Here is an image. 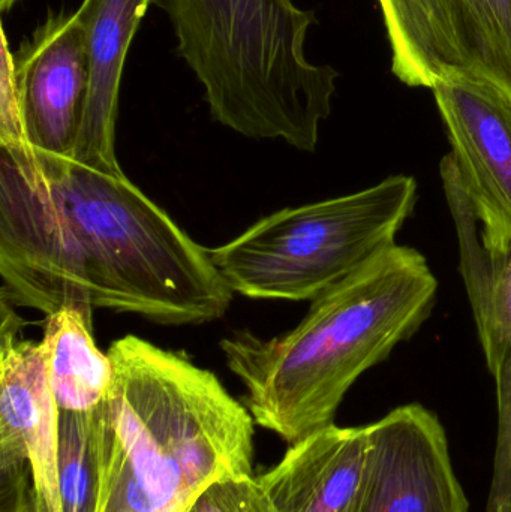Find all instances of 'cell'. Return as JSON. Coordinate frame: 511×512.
I'll list each match as a JSON object with an SVG mask.
<instances>
[{"instance_id": "obj_15", "label": "cell", "mask_w": 511, "mask_h": 512, "mask_svg": "<svg viewBox=\"0 0 511 512\" xmlns=\"http://www.w3.org/2000/svg\"><path fill=\"white\" fill-rule=\"evenodd\" d=\"M57 414L62 512H99L104 489L108 400L92 414Z\"/></svg>"}, {"instance_id": "obj_6", "label": "cell", "mask_w": 511, "mask_h": 512, "mask_svg": "<svg viewBox=\"0 0 511 512\" xmlns=\"http://www.w3.org/2000/svg\"><path fill=\"white\" fill-rule=\"evenodd\" d=\"M377 2L399 81H477L511 102V0Z\"/></svg>"}, {"instance_id": "obj_7", "label": "cell", "mask_w": 511, "mask_h": 512, "mask_svg": "<svg viewBox=\"0 0 511 512\" xmlns=\"http://www.w3.org/2000/svg\"><path fill=\"white\" fill-rule=\"evenodd\" d=\"M440 173L458 231L462 277L497 387V450L486 512H511V233L471 197L452 153Z\"/></svg>"}, {"instance_id": "obj_3", "label": "cell", "mask_w": 511, "mask_h": 512, "mask_svg": "<svg viewBox=\"0 0 511 512\" xmlns=\"http://www.w3.org/2000/svg\"><path fill=\"white\" fill-rule=\"evenodd\" d=\"M108 357L99 512H185L215 481L254 475V417L215 373L137 336Z\"/></svg>"}, {"instance_id": "obj_18", "label": "cell", "mask_w": 511, "mask_h": 512, "mask_svg": "<svg viewBox=\"0 0 511 512\" xmlns=\"http://www.w3.org/2000/svg\"><path fill=\"white\" fill-rule=\"evenodd\" d=\"M24 512H30V511H24Z\"/></svg>"}, {"instance_id": "obj_9", "label": "cell", "mask_w": 511, "mask_h": 512, "mask_svg": "<svg viewBox=\"0 0 511 512\" xmlns=\"http://www.w3.org/2000/svg\"><path fill=\"white\" fill-rule=\"evenodd\" d=\"M14 56L24 134L32 150L71 158L90 87L86 30L77 15L50 11Z\"/></svg>"}, {"instance_id": "obj_13", "label": "cell", "mask_w": 511, "mask_h": 512, "mask_svg": "<svg viewBox=\"0 0 511 512\" xmlns=\"http://www.w3.org/2000/svg\"><path fill=\"white\" fill-rule=\"evenodd\" d=\"M152 0H83L75 15L89 45L90 87L83 125L71 158L122 173L114 150L120 81L132 39Z\"/></svg>"}, {"instance_id": "obj_8", "label": "cell", "mask_w": 511, "mask_h": 512, "mask_svg": "<svg viewBox=\"0 0 511 512\" xmlns=\"http://www.w3.org/2000/svg\"><path fill=\"white\" fill-rule=\"evenodd\" d=\"M365 477L354 512H468L440 418L419 403L369 424Z\"/></svg>"}, {"instance_id": "obj_11", "label": "cell", "mask_w": 511, "mask_h": 512, "mask_svg": "<svg viewBox=\"0 0 511 512\" xmlns=\"http://www.w3.org/2000/svg\"><path fill=\"white\" fill-rule=\"evenodd\" d=\"M432 92L468 192L511 231V102L470 80L440 81Z\"/></svg>"}, {"instance_id": "obj_10", "label": "cell", "mask_w": 511, "mask_h": 512, "mask_svg": "<svg viewBox=\"0 0 511 512\" xmlns=\"http://www.w3.org/2000/svg\"><path fill=\"white\" fill-rule=\"evenodd\" d=\"M23 319L2 300L0 325V469L29 466L33 512H62L57 406L44 343L20 336Z\"/></svg>"}, {"instance_id": "obj_14", "label": "cell", "mask_w": 511, "mask_h": 512, "mask_svg": "<svg viewBox=\"0 0 511 512\" xmlns=\"http://www.w3.org/2000/svg\"><path fill=\"white\" fill-rule=\"evenodd\" d=\"M42 343L57 411L92 414L107 403L114 369L93 339L92 307L68 304L47 315Z\"/></svg>"}, {"instance_id": "obj_4", "label": "cell", "mask_w": 511, "mask_h": 512, "mask_svg": "<svg viewBox=\"0 0 511 512\" xmlns=\"http://www.w3.org/2000/svg\"><path fill=\"white\" fill-rule=\"evenodd\" d=\"M210 116L252 140L315 152L339 72L305 53L314 11L293 0H159Z\"/></svg>"}, {"instance_id": "obj_1", "label": "cell", "mask_w": 511, "mask_h": 512, "mask_svg": "<svg viewBox=\"0 0 511 512\" xmlns=\"http://www.w3.org/2000/svg\"><path fill=\"white\" fill-rule=\"evenodd\" d=\"M2 300L45 315L68 304L164 325L222 318L234 292L210 258L125 174L0 150Z\"/></svg>"}, {"instance_id": "obj_2", "label": "cell", "mask_w": 511, "mask_h": 512, "mask_svg": "<svg viewBox=\"0 0 511 512\" xmlns=\"http://www.w3.org/2000/svg\"><path fill=\"white\" fill-rule=\"evenodd\" d=\"M438 280L417 249L393 245L311 301L297 327L221 340L255 423L290 445L335 424L354 382L428 321Z\"/></svg>"}, {"instance_id": "obj_12", "label": "cell", "mask_w": 511, "mask_h": 512, "mask_svg": "<svg viewBox=\"0 0 511 512\" xmlns=\"http://www.w3.org/2000/svg\"><path fill=\"white\" fill-rule=\"evenodd\" d=\"M368 453V426L333 424L290 445L258 481L275 512H354Z\"/></svg>"}, {"instance_id": "obj_5", "label": "cell", "mask_w": 511, "mask_h": 512, "mask_svg": "<svg viewBox=\"0 0 511 512\" xmlns=\"http://www.w3.org/2000/svg\"><path fill=\"white\" fill-rule=\"evenodd\" d=\"M416 201L413 177H387L354 194L272 213L209 249L210 258L234 294L312 301L396 245Z\"/></svg>"}, {"instance_id": "obj_17", "label": "cell", "mask_w": 511, "mask_h": 512, "mask_svg": "<svg viewBox=\"0 0 511 512\" xmlns=\"http://www.w3.org/2000/svg\"><path fill=\"white\" fill-rule=\"evenodd\" d=\"M17 0H0V11L8 12L9 9H12V6L15 5Z\"/></svg>"}, {"instance_id": "obj_16", "label": "cell", "mask_w": 511, "mask_h": 512, "mask_svg": "<svg viewBox=\"0 0 511 512\" xmlns=\"http://www.w3.org/2000/svg\"><path fill=\"white\" fill-rule=\"evenodd\" d=\"M185 512H275L254 475L225 477L207 486Z\"/></svg>"}]
</instances>
